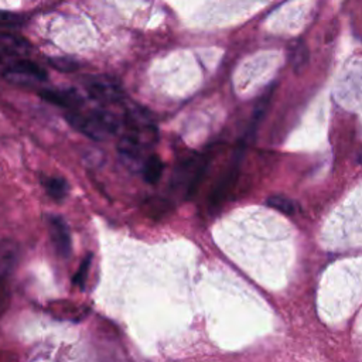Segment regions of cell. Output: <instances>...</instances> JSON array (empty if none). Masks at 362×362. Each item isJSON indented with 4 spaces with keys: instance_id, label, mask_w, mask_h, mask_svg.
Segmentation results:
<instances>
[{
    "instance_id": "6da1fadb",
    "label": "cell",
    "mask_w": 362,
    "mask_h": 362,
    "mask_svg": "<svg viewBox=\"0 0 362 362\" xmlns=\"http://www.w3.org/2000/svg\"><path fill=\"white\" fill-rule=\"evenodd\" d=\"M65 119L75 130L98 141L116 134L120 127V122L116 115L105 107L90 109L85 113L79 109L68 110Z\"/></svg>"
},
{
    "instance_id": "5bb4252c",
    "label": "cell",
    "mask_w": 362,
    "mask_h": 362,
    "mask_svg": "<svg viewBox=\"0 0 362 362\" xmlns=\"http://www.w3.org/2000/svg\"><path fill=\"white\" fill-rule=\"evenodd\" d=\"M293 62H294V66L297 69L305 62V48L303 45L296 47V51L293 54Z\"/></svg>"
},
{
    "instance_id": "ba28073f",
    "label": "cell",
    "mask_w": 362,
    "mask_h": 362,
    "mask_svg": "<svg viewBox=\"0 0 362 362\" xmlns=\"http://www.w3.org/2000/svg\"><path fill=\"white\" fill-rule=\"evenodd\" d=\"M141 170H143L144 181L148 184H156L163 175V170H164L163 160L157 154H150L144 160Z\"/></svg>"
},
{
    "instance_id": "30bf717a",
    "label": "cell",
    "mask_w": 362,
    "mask_h": 362,
    "mask_svg": "<svg viewBox=\"0 0 362 362\" xmlns=\"http://www.w3.org/2000/svg\"><path fill=\"white\" fill-rule=\"evenodd\" d=\"M267 204H269V206H272L283 214H287V215H291L296 211V204L284 195H272L267 199Z\"/></svg>"
},
{
    "instance_id": "5b68a950",
    "label": "cell",
    "mask_w": 362,
    "mask_h": 362,
    "mask_svg": "<svg viewBox=\"0 0 362 362\" xmlns=\"http://www.w3.org/2000/svg\"><path fill=\"white\" fill-rule=\"evenodd\" d=\"M49 235H51V240L55 246V250L58 252L59 256H69L71 253V235H69V229L65 223V221L58 216V215H51L49 216Z\"/></svg>"
},
{
    "instance_id": "8992f818",
    "label": "cell",
    "mask_w": 362,
    "mask_h": 362,
    "mask_svg": "<svg viewBox=\"0 0 362 362\" xmlns=\"http://www.w3.org/2000/svg\"><path fill=\"white\" fill-rule=\"evenodd\" d=\"M30 49V44L14 34L0 33V57H20L27 54Z\"/></svg>"
},
{
    "instance_id": "8fae6325",
    "label": "cell",
    "mask_w": 362,
    "mask_h": 362,
    "mask_svg": "<svg viewBox=\"0 0 362 362\" xmlns=\"http://www.w3.org/2000/svg\"><path fill=\"white\" fill-rule=\"evenodd\" d=\"M90 259L92 256L89 255L88 257H85L78 269V272L75 273V276L72 277V284L74 286H79L81 288H83L85 286V281H86V277H88V272H89V266H90Z\"/></svg>"
},
{
    "instance_id": "3957f363",
    "label": "cell",
    "mask_w": 362,
    "mask_h": 362,
    "mask_svg": "<svg viewBox=\"0 0 362 362\" xmlns=\"http://www.w3.org/2000/svg\"><path fill=\"white\" fill-rule=\"evenodd\" d=\"M4 78L16 83H28L47 79V72L33 61L17 58L6 66Z\"/></svg>"
},
{
    "instance_id": "4fadbf2b",
    "label": "cell",
    "mask_w": 362,
    "mask_h": 362,
    "mask_svg": "<svg viewBox=\"0 0 362 362\" xmlns=\"http://www.w3.org/2000/svg\"><path fill=\"white\" fill-rule=\"evenodd\" d=\"M20 24V17L11 13L0 11V28H10Z\"/></svg>"
},
{
    "instance_id": "7a4b0ae2",
    "label": "cell",
    "mask_w": 362,
    "mask_h": 362,
    "mask_svg": "<svg viewBox=\"0 0 362 362\" xmlns=\"http://www.w3.org/2000/svg\"><path fill=\"white\" fill-rule=\"evenodd\" d=\"M86 93L100 103H115L122 100L123 90L120 83L107 75H92L83 81Z\"/></svg>"
},
{
    "instance_id": "277c9868",
    "label": "cell",
    "mask_w": 362,
    "mask_h": 362,
    "mask_svg": "<svg viewBox=\"0 0 362 362\" xmlns=\"http://www.w3.org/2000/svg\"><path fill=\"white\" fill-rule=\"evenodd\" d=\"M41 99L66 110L81 109L83 98L72 88H42L38 90Z\"/></svg>"
},
{
    "instance_id": "52a82bcc",
    "label": "cell",
    "mask_w": 362,
    "mask_h": 362,
    "mask_svg": "<svg viewBox=\"0 0 362 362\" xmlns=\"http://www.w3.org/2000/svg\"><path fill=\"white\" fill-rule=\"evenodd\" d=\"M49 313L58 318H64V320H75V318H82L86 313L85 307L72 301H57V303H51L48 307Z\"/></svg>"
},
{
    "instance_id": "9c48e42d",
    "label": "cell",
    "mask_w": 362,
    "mask_h": 362,
    "mask_svg": "<svg viewBox=\"0 0 362 362\" xmlns=\"http://www.w3.org/2000/svg\"><path fill=\"white\" fill-rule=\"evenodd\" d=\"M45 191L49 197H52L57 201H61L68 194V182L64 178L59 177H48L42 181Z\"/></svg>"
},
{
    "instance_id": "7c38bea8",
    "label": "cell",
    "mask_w": 362,
    "mask_h": 362,
    "mask_svg": "<svg viewBox=\"0 0 362 362\" xmlns=\"http://www.w3.org/2000/svg\"><path fill=\"white\" fill-rule=\"evenodd\" d=\"M49 64L58 69V71H64V72H71V71H75L76 69V62L74 59H69V58H65V57H59V58H52L49 59Z\"/></svg>"
}]
</instances>
